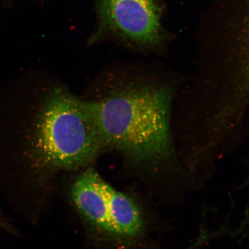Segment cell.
<instances>
[{
    "mask_svg": "<svg viewBox=\"0 0 249 249\" xmlns=\"http://www.w3.org/2000/svg\"><path fill=\"white\" fill-rule=\"evenodd\" d=\"M246 226L247 227V235L249 236V211L248 213V216L247 220H246Z\"/></svg>",
    "mask_w": 249,
    "mask_h": 249,
    "instance_id": "ba28073f",
    "label": "cell"
},
{
    "mask_svg": "<svg viewBox=\"0 0 249 249\" xmlns=\"http://www.w3.org/2000/svg\"><path fill=\"white\" fill-rule=\"evenodd\" d=\"M108 183L92 170L80 174L71 186L74 207L87 222L110 235L108 222Z\"/></svg>",
    "mask_w": 249,
    "mask_h": 249,
    "instance_id": "277c9868",
    "label": "cell"
},
{
    "mask_svg": "<svg viewBox=\"0 0 249 249\" xmlns=\"http://www.w3.org/2000/svg\"><path fill=\"white\" fill-rule=\"evenodd\" d=\"M104 148L89 102L57 89L46 99L37 117L29 160L34 172L46 178L59 170L86 166Z\"/></svg>",
    "mask_w": 249,
    "mask_h": 249,
    "instance_id": "7a4b0ae2",
    "label": "cell"
},
{
    "mask_svg": "<svg viewBox=\"0 0 249 249\" xmlns=\"http://www.w3.org/2000/svg\"><path fill=\"white\" fill-rule=\"evenodd\" d=\"M245 5V11L241 21L240 31L238 36H236L235 40L249 48V0H246Z\"/></svg>",
    "mask_w": 249,
    "mask_h": 249,
    "instance_id": "8992f818",
    "label": "cell"
},
{
    "mask_svg": "<svg viewBox=\"0 0 249 249\" xmlns=\"http://www.w3.org/2000/svg\"><path fill=\"white\" fill-rule=\"evenodd\" d=\"M102 26L126 42L148 49L162 42L160 7L155 0H101Z\"/></svg>",
    "mask_w": 249,
    "mask_h": 249,
    "instance_id": "3957f363",
    "label": "cell"
},
{
    "mask_svg": "<svg viewBox=\"0 0 249 249\" xmlns=\"http://www.w3.org/2000/svg\"><path fill=\"white\" fill-rule=\"evenodd\" d=\"M0 228L7 230V231L11 232H15V230L13 227L1 216H0Z\"/></svg>",
    "mask_w": 249,
    "mask_h": 249,
    "instance_id": "52a82bcc",
    "label": "cell"
},
{
    "mask_svg": "<svg viewBox=\"0 0 249 249\" xmlns=\"http://www.w3.org/2000/svg\"><path fill=\"white\" fill-rule=\"evenodd\" d=\"M92 91L87 100L105 148L114 149L133 163L164 165L190 177L179 165L171 131L176 87L161 71L117 65L99 76Z\"/></svg>",
    "mask_w": 249,
    "mask_h": 249,
    "instance_id": "6da1fadb",
    "label": "cell"
},
{
    "mask_svg": "<svg viewBox=\"0 0 249 249\" xmlns=\"http://www.w3.org/2000/svg\"><path fill=\"white\" fill-rule=\"evenodd\" d=\"M107 192L110 235L123 240L138 238L144 226V217L138 205L110 185Z\"/></svg>",
    "mask_w": 249,
    "mask_h": 249,
    "instance_id": "5b68a950",
    "label": "cell"
},
{
    "mask_svg": "<svg viewBox=\"0 0 249 249\" xmlns=\"http://www.w3.org/2000/svg\"><path fill=\"white\" fill-rule=\"evenodd\" d=\"M246 185H249V174L248 176L247 179H246L245 181L243 183V185H242L243 186H245Z\"/></svg>",
    "mask_w": 249,
    "mask_h": 249,
    "instance_id": "9c48e42d",
    "label": "cell"
}]
</instances>
